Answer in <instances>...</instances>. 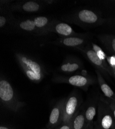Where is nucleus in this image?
I'll list each match as a JSON object with an SVG mask.
<instances>
[{"instance_id": "21", "label": "nucleus", "mask_w": 115, "mask_h": 129, "mask_svg": "<svg viewBox=\"0 0 115 129\" xmlns=\"http://www.w3.org/2000/svg\"><path fill=\"white\" fill-rule=\"evenodd\" d=\"M106 60L113 74L115 72V55L107 56Z\"/></svg>"}, {"instance_id": "27", "label": "nucleus", "mask_w": 115, "mask_h": 129, "mask_svg": "<svg viewBox=\"0 0 115 129\" xmlns=\"http://www.w3.org/2000/svg\"><path fill=\"white\" fill-rule=\"evenodd\" d=\"M93 129H101V128H99V127H98L96 126V127L95 128H93Z\"/></svg>"}, {"instance_id": "4", "label": "nucleus", "mask_w": 115, "mask_h": 129, "mask_svg": "<svg viewBox=\"0 0 115 129\" xmlns=\"http://www.w3.org/2000/svg\"><path fill=\"white\" fill-rule=\"evenodd\" d=\"M52 81L56 83L68 84L85 91L88 90L90 86L95 85L97 82L96 80L88 74L86 71L70 76H56L52 79Z\"/></svg>"}, {"instance_id": "22", "label": "nucleus", "mask_w": 115, "mask_h": 129, "mask_svg": "<svg viewBox=\"0 0 115 129\" xmlns=\"http://www.w3.org/2000/svg\"><path fill=\"white\" fill-rule=\"evenodd\" d=\"M55 129H72L71 122L68 123H62L60 125L58 126Z\"/></svg>"}, {"instance_id": "7", "label": "nucleus", "mask_w": 115, "mask_h": 129, "mask_svg": "<svg viewBox=\"0 0 115 129\" xmlns=\"http://www.w3.org/2000/svg\"><path fill=\"white\" fill-rule=\"evenodd\" d=\"M79 51H81L89 62L98 70L105 77L108 76H113L112 72L110 69L107 68L103 61L98 57L96 53L92 49L90 43L84 48L80 49Z\"/></svg>"}, {"instance_id": "26", "label": "nucleus", "mask_w": 115, "mask_h": 129, "mask_svg": "<svg viewBox=\"0 0 115 129\" xmlns=\"http://www.w3.org/2000/svg\"><path fill=\"white\" fill-rule=\"evenodd\" d=\"M94 127H86V129H93Z\"/></svg>"}, {"instance_id": "16", "label": "nucleus", "mask_w": 115, "mask_h": 129, "mask_svg": "<svg viewBox=\"0 0 115 129\" xmlns=\"http://www.w3.org/2000/svg\"><path fill=\"white\" fill-rule=\"evenodd\" d=\"M97 77V82L102 92L108 99L115 102V93L104 80L102 74L97 70H96Z\"/></svg>"}, {"instance_id": "24", "label": "nucleus", "mask_w": 115, "mask_h": 129, "mask_svg": "<svg viewBox=\"0 0 115 129\" xmlns=\"http://www.w3.org/2000/svg\"><path fill=\"white\" fill-rule=\"evenodd\" d=\"M43 1L44 5L45 4L47 6L50 5H52L56 2V1H50V0H45V1Z\"/></svg>"}, {"instance_id": "20", "label": "nucleus", "mask_w": 115, "mask_h": 129, "mask_svg": "<svg viewBox=\"0 0 115 129\" xmlns=\"http://www.w3.org/2000/svg\"><path fill=\"white\" fill-rule=\"evenodd\" d=\"M90 45L91 46V47L92 48V49L96 53V54H97V55L98 56V57L103 61V62L104 63V64H105V66L108 68L110 69V67L109 66L107 62V55L105 54V53L103 51V50L102 49V48L99 46L98 45L95 44V43L93 42H90Z\"/></svg>"}, {"instance_id": "12", "label": "nucleus", "mask_w": 115, "mask_h": 129, "mask_svg": "<svg viewBox=\"0 0 115 129\" xmlns=\"http://www.w3.org/2000/svg\"><path fill=\"white\" fill-rule=\"evenodd\" d=\"M83 68V63L78 57L73 55H67L62 61L58 70L65 74L75 73Z\"/></svg>"}, {"instance_id": "23", "label": "nucleus", "mask_w": 115, "mask_h": 129, "mask_svg": "<svg viewBox=\"0 0 115 129\" xmlns=\"http://www.w3.org/2000/svg\"><path fill=\"white\" fill-rule=\"evenodd\" d=\"M107 101L109 105L110 109L111 110V111L112 112V113H113V116H114V119H115V102H113V101H111L108 100H107Z\"/></svg>"}, {"instance_id": "2", "label": "nucleus", "mask_w": 115, "mask_h": 129, "mask_svg": "<svg viewBox=\"0 0 115 129\" xmlns=\"http://www.w3.org/2000/svg\"><path fill=\"white\" fill-rule=\"evenodd\" d=\"M62 19L71 23L85 28L97 27L107 23L106 19L95 10L82 9L65 16Z\"/></svg>"}, {"instance_id": "14", "label": "nucleus", "mask_w": 115, "mask_h": 129, "mask_svg": "<svg viewBox=\"0 0 115 129\" xmlns=\"http://www.w3.org/2000/svg\"><path fill=\"white\" fill-rule=\"evenodd\" d=\"M99 99H94L90 100L84 109L87 127H93V119L96 114Z\"/></svg>"}, {"instance_id": "10", "label": "nucleus", "mask_w": 115, "mask_h": 129, "mask_svg": "<svg viewBox=\"0 0 115 129\" xmlns=\"http://www.w3.org/2000/svg\"><path fill=\"white\" fill-rule=\"evenodd\" d=\"M66 98L59 100L52 109L47 124V128L55 129L63 122L64 107Z\"/></svg>"}, {"instance_id": "19", "label": "nucleus", "mask_w": 115, "mask_h": 129, "mask_svg": "<svg viewBox=\"0 0 115 129\" xmlns=\"http://www.w3.org/2000/svg\"><path fill=\"white\" fill-rule=\"evenodd\" d=\"M37 28L40 30L44 35L50 34L48 29L52 20L45 16H38L32 18Z\"/></svg>"}, {"instance_id": "13", "label": "nucleus", "mask_w": 115, "mask_h": 129, "mask_svg": "<svg viewBox=\"0 0 115 129\" xmlns=\"http://www.w3.org/2000/svg\"><path fill=\"white\" fill-rule=\"evenodd\" d=\"M14 28L25 33L39 36L44 35L36 26L32 18L17 21Z\"/></svg>"}, {"instance_id": "11", "label": "nucleus", "mask_w": 115, "mask_h": 129, "mask_svg": "<svg viewBox=\"0 0 115 129\" xmlns=\"http://www.w3.org/2000/svg\"><path fill=\"white\" fill-rule=\"evenodd\" d=\"M49 33H54L61 37H68L81 36L83 33H77L68 24L61 21L52 20L48 29Z\"/></svg>"}, {"instance_id": "5", "label": "nucleus", "mask_w": 115, "mask_h": 129, "mask_svg": "<svg viewBox=\"0 0 115 129\" xmlns=\"http://www.w3.org/2000/svg\"><path fill=\"white\" fill-rule=\"evenodd\" d=\"M96 126L101 129H115V119L107 100L100 97Z\"/></svg>"}, {"instance_id": "15", "label": "nucleus", "mask_w": 115, "mask_h": 129, "mask_svg": "<svg viewBox=\"0 0 115 129\" xmlns=\"http://www.w3.org/2000/svg\"><path fill=\"white\" fill-rule=\"evenodd\" d=\"M0 28L4 29L8 26L14 27L17 20L12 12L8 8L2 7H0Z\"/></svg>"}, {"instance_id": "28", "label": "nucleus", "mask_w": 115, "mask_h": 129, "mask_svg": "<svg viewBox=\"0 0 115 129\" xmlns=\"http://www.w3.org/2000/svg\"><path fill=\"white\" fill-rule=\"evenodd\" d=\"M113 77H114L115 78V72L113 73Z\"/></svg>"}, {"instance_id": "8", "label": "nucleus", "mask_w": 115, "mask_h": 129, "mask_svg": "<svg viewBox=\"0 0 115 129\" xmlns=\"http://www.w3.org/2000/svg\"><path fill=\"white\" fill-rule=\"evenodd\" d=\"M90 37L88 34L83 33L81 36L60 37L53 43L55 45L79 50L84 48L88 44Z\"/></svg>"}, {"instance_id": "18", "label": "nucleus", "mask_w": 115, "mask_h": 129, "mask_svg": "<svg viewBox=\"0 0 115 129\" xmlns=\"http://www.w3.org/2000/svg\"><path fill=\"white\" fill-rule=\"evenodd\" d=\"M98 38L102 45L112 55H115V35L110 34H101Z\"/></svg>"}, {"instance_id": "25", "label": "nucleus", "mask_w": 115, "mask_h": 129, "mask_svg": "<svg viewBox=\"0 0 115 129\" xmlns=\"http://www.w3.org/2000/svg\"><path fill=\"white\" fill-rule=\"evenodd\" d=\"M0 129H13V128L10 127L9 126H7L1 125V126H0Z\"/></svg>"}, {"instance_id": "3", "label": "nucleus", "mask_w": 115, "mask_h": 129, "mask_svg": "<svg viewBox=\"0 0 115 129\" xmlns=\"http://www.w3.org/2000/svg\"><path fill=\"white\" fill-rule=\"evenodd\" d=\"M0 100L4 107L15 113L19 112L25 105L19 99L11 84L3 76L0 79Z\"/></svg>"}, {"instance_id": "17", "label": "nucleus", "mask_w": 115, "mask_h": 129, "mask_svg": "<svg viewBox=\"0 0 115 129\" xmlns=\"http://www.w3.org/2000/svg\"><path fill=\"white\" fill-rule=\"evenodd\" d=\"M72 129H86L87 127L84 109H79L71 120Z\"/></svg>"}, {"instance_id": "9", "label": "nucleus", "mask_w": 115, "mask_h": 129, "mask_svg": "<svg viewBox=\"0 0 115 129\" xmlns=\"http://www.w3.org/2000/svg\"><path fill=\"white\" fill-rule=\"evenodd\" d=\"M44 4L41 1H24L12 3L8 9L11 12L17 11L25 13H33L40 12L43 8Z\"/></svg>"}, {"instance_id": "1", "label": "nucleus", "mask_w": 115, "mask_h": 129, "mask_svg": "<svg viewBox=\"0 0 115 129\" xmlns=\"http://www.w3.org/2000/svg\"><path fill=\"white\" fill-rule=\"evenodd\" d=\"M15 57L20 68L31 82L39 83L43 81L46 71L41 63L33 57L22 53H16Z\"/></svg>"}, {"instance_id": "29", "label": "nucleus", "mask_w": 115, "mask_h": 129, "mask_svg": "<svg viewBox=\"0 0 115 129\" xmlns=\"http://www.w3.org/2000/svg\"><path fill=\"white\" fill-rule=\"evenodd\" d=\"M47 129H48V128H47Z\"/></svg>"}, {"instance_id": "6", "label": "nucleus", "mask_w": 115, "mask_h": 129, "mask_svg": "<svg viewBox=\"0 0 115 129\" xmlns=\"http://www.w3.org/2000/svg\"><path fill=\"white\" fill-rule=\"evenodd\" d=\"M81 95L76 91H72L66 98L64 107V118L62 123L71 122L73 117L77 113L82 103Z\"/></svg>"}]
</instances>
